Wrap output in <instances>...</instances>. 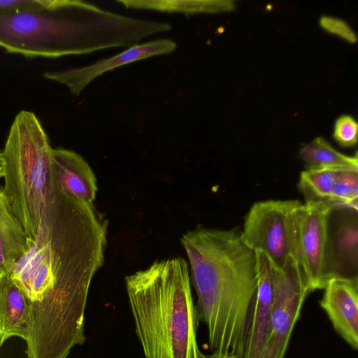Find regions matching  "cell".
<instances>
[{
    "label": "cell",
    "instance_id": "cell-22",
    "mask_svg": "<svg viewBox=\"0 0 358 358\" xmlns=\"http://www.w3.org/2000/svg\"><path fill=\"white\" fill-rule=\"evenodd\" d=\"M206 358H238L236 355L227 352H213L211 355H206Z\"/></svg>",
    "mask_w": 358,
    "mask_h": 358
},
{
    "label": "cell",
    "instance_id": "cell-21",
    "mask_svg": "<svg viewBox=\"0 0 358 358\" xmlns=\"http://www.w3.org/2000/svg\"><path fill=\"white\" fill-rule=\"evenodd\" d=\"M34 2V0H0V15L20 12Z\"/></svg>",
    "mask_w": 358,
    "mask_h": 358
},
{
    "label": "cell",
    "instance_id": "cell-6",
    "mask_svg": "<svg viewBox=\"0 0 358 358\" xmlns=\"http://www.w3.org/2000/svg\"><path fill=\"white\" fill-rule=\"evenodd\" d=\"M334 208L328 201L306 200L291 215L292 259L312 292L336 275L328 268L329 220Z\"/></svg>",
    "mask_w": 358,
    "mask_h": 358
},
{
    "label": "cell",
    "instance_id": "cell-4",
    "mask_svg": "<svg viewBox=\"0 0 358 358\" xmlns=\"http://www.w3.org/2000/svg\"><path fill=\"white\" fill-rule=\"evenodd\" d=\"M125 282L145 358L206 357L197 343L200 319L183 258L156 261Z\"/></svg>",
    "mask_w": 358,
    "mask_h": 358
},
{
    "label": "cell",
    "instance_id": "cell-8",
    "mask_svg": "<svg viewBox=\"0 0 358 358\" xmlns=\"http://www.w3.org/2000/svg\"><path fill=\"white\" fill-rule=\"evenodd\" d=\"M273 270L271 329L262 358H284L304 301L312 292L292 259L285 268Z\"/></svg>",
    "mask_w": 358,
    "mask_h": 358
},
{
    "label": "cell",
    "instance_id": "cell-5",
    "mask_svg": "<svg viewBox=\"0 0 358 358\" xmlns=\"http://www.w3.org/2000/svg\"><path fill=\"white\" fill-rule=\"evenodd\" d=\"M1 153L2 190L32 244L48 215L55 188L53 148L34 113H17Z\"/></svg>",
    "mask_w": 358,
    "mask_h": 358
},
{
    "label": "cell",
    "instance_id": "cell-7",
    "mask_svg": "<svg viewBox=\"0 0 358 358\" xmlns=\"http://www.w3.org/2000/svg\"><path fill=\"white\" fill-rule=\"evenodd\" d=\"M299 203L295 199L260 201L245 216L241 240L254 252H264L275 268H285L292 259L290 219Z\"/></svg>",
    "mask_w": 358,
    "mask_h": 358
},
{
    "label": "cell",
    "instance_id": "cell-3",
    "mask_svg": "<svg viewBox=\"0 0 358 358\" xmlns=\"http://www.w3.org/2000/svg\"><path fill=\"white\" fill-rule=\"evenodd\" d=\"M171 24L119 15L77 0H34L0 15V46L27 57L56 58L130 48Z\"/></svg>",
    "mask_w": 358,
    "mask_h": 358
},
{
    "label": "cell",
    "instance_id": "cell-16",
    "mask_svg": "<svg viewBox=\"0 0 358 358\" xmlns=\"http://www.w3.org/2000/svg\"><path fill=\"white\" fill-rule=\"evenodd\" d=\"M117 2L122 3L127 8L150 9L162 12H178L185 14L226 12L233 10L235 6L234 2L231 0H125Z\"/></svg>",
    "mask_w": 358,
    "mask_h": 358
},
{
    "label": "cell",
    "instance_id": "cell-12",
    "mask_svg": "<svg viewBox=\"0 0 358 358\" xmlns=\"http://www.w3.org/2000/svg\"><path fill=\"white\" fill-rule=\"evenodd\" d=\"M53 170L57 182L66 193L80 201L93 203L97 182L83 157L73 150L53 149Z\"/></svg>",
    "mask_w": 358,
    "mask_h": 358
},
{
    "label": "cell",
    "instance_id": "cell-19",
    "mask_svg": "<svg viewBox=\"0 0 358 358\" xmlns=\"http://www.w3.org/2000/svg\"><path fill=\"white\" fill-rule=\"evenodd\" d=\"M357 123L350 115L339 117L334 124V138L343 147H352L357 143Z\"/></svg>",
    "mask_w": 358,
    "mask_h": 358
},
{
    "label": "cell",
    "instance_id": "cell-20",
    "mask_svg": "<svg viewBox=\"0 0 358 358\" xmlns=\"http://www.w3.org/2000/svg\"><path fill=\"white\" fill-rule=\"evenodd\" d=\"M320 27L327 31L337 35L349 43L357 42L355 32L345 21L331 16H322L320 19Z\"/></svg>",
    "mask_w": 358,
    "mask_h": 358
},
{
    "label": "cell",
    "instance_id": "cell-18",
    "mask_svg": "<svg viewBox=\"0 0 358 358\" xmlns=\"http://www.w3.org/2000/svg\"><path fill=\"white\" fill-rule=\"evenodd\" d=\"M358 171H339L327 201L334 207L357 210Z\"/></svg>",
    "mask_w": 358,
    "mask_h": 358
},
{
    "label": "cell",
    "instance_id": "cell-2",
    "mask_svg": "<svg viewBox=\"0 0 358 358\" xmlns=\"http://www.w3.org/2000/svg\"><path fill=\"white\" fill-rule=\"evenodd\" d=\"M197 295L200 321L213 352L243 358L250 311L257 284L255 252L236 229L198 227L181 238Z\"/></svg>",
    "mask_w": 358,
    "mask_h": 358
},
{
    "label": "cell",
    "instance_id": "cell-14",
    "mask_svg": "<svg viewBox=\"0 0 358 358\" xmlns=\"http://www.w3.org/2000/svg\"><path fill=\"white\" fill-rule=\"evenodd\" d=\"M31 246L21 223L0 189V277L9 275Z\"/></svg>",
    "mask_w": 358,
    "mask_h": 358
},
{
    "label": "cell",
    "instance_id": "cell-15",
    "mask_svg": "<svg viewBox=\"0 0 358 358\" xmlns=\"http://www.w3.org/2000/svg\"><path fill=\"white\" fill-rule=\"evenodd\" d=\"M306 167L310 169H328L336 171H358L357 155H345L335 150L322 137L303 145L299 152Z\"/></svg>",
    "mask_w": 358,
    "mask_h": 358
},
{
    "label": "cell",
    "instance_id": "cell-9",
    "mask_svg": "<svg viewBox=\"0 0 358 358\" xmlns=\"http://www.w3.org/2000/svg\"><path fill=\"white\" fill-rule=\"evenodd\" d=\"M176 47V43L169 39L152 41L135 45L113 57L85 66L47 71L43 76L66 85L73 94L78 96L90 82L106 71L152 56L171 53Z\"/></svg>",
    "mask_w": 358,
    "mask_h": 358
},
{
    "label": "cell",
    "instance_id": "cell-13",
    "mask_svg": "<svg viewBox=\"0 0 358 358\" xmlns=\"http://www.w3.org/2000/svg\"><path fill=\"white\" fill-rule=\"evenodd\" d=\"M29 308L10 275L0 277V345L10 337L27 338Z\"/></svg>",
    "mask_w": 358,
    "mask_h": 358
},
{
    "label": "cell",
    "instance_id": "cell-23",
    "mask_svg": "<svg viewBox=\"0 0 358 358\" xmlns=\"http://www.w3.org/2000/svg\"><path fill=\"white\" fill-rule=\"evenodd\" d=\"M4 164L3 158L0 152V178H3L5 175Z\"/></svg>",
    "mask_w": 358,
    "mask_h": 358
},
{
    "label": "cell",
    "instance_id": "cell-11",
    "mask_svg": "<svg viewBox=\"0 0 358 358\" xmlns=\"http://www.w3.org/2000/svg\"><path fill=\"white\" fill-rule=\"evenodd\" d=\"M320 306L335 331L353 349L358 348L357 277L336 274L326 282Z\"/></svg>",
    "mask_w": 358,
    "mask_h": 358
},
{
    "label": "cell",
    "instance_id": "cell-17",
    "mask_svg": "<svg viewBox=\"0 0 358 358\" xmlns=\"http://www.w3.org/2000/svg\"><path fill=\"white\" fill-rule=\"evenodd\" d=\"M338 171L328 169H306L301 171L298 186L306 200L327 201Z\"/></svg>",
    "mask_w": 358,
    "mask_h": 358
},
{
    "label": "cell",
    "instance_id": "cell-1",
    "mask_svg": "<svg viewBox=\"0 0 358 358\" xmlns=\"http://www.w3.org/2000/svg\"><path fill=\"white\" fill-rule=\"evenodd\" d=\"M107 229L108 220L93 203L69 194L55 178L48 215L9 275L27 303L86 307L92 279L104 262Z\"/></svg>",
    "mask_w": 358,
    "mask_h": 358
},
{
    "label": "cell",
    "instance_id": "cell-10",
    "mask_svg": "<svg viewBox=\"0 0 358 358\" xmlns=\"http://www.w3.org/2000/svg\"><path fill=\"white\" fill-rule=\"evenodd\" d=\"M257 284L248 321L243 358H262L271 329L273 270L268 257L255 251Z\"/></svg>",
    "mask_w": 358,
    "mask_h": 358
}]
</instances>
